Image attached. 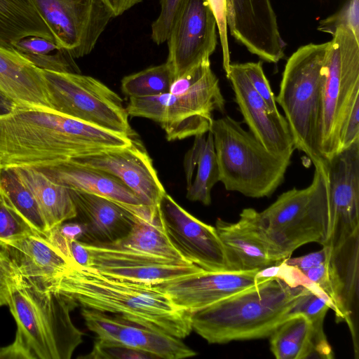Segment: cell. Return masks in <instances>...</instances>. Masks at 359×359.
<instances>
[{"mask_svg": "<svg viewBox=\"0 0 359 359\" xmlns=\"http://www.w3.org/2000/svg\"><path fill=\"white\" fill-rule=\"evenodd\" d=\"M53 181L67 187L100 196L115 201L141 217H149L151 210L115 176L72 160L53 165L35 168Z\"/></svg>", "mask_w": 359, "mask_h": 359, "instance_id": "44dd1931", "label": "cell"}, {"mask_svg": "<svg viewBox=\"0 0 359 359\" xmlns=\"http://www.w3.org/2000/svg\"><path fill=\"white\" fill-rule=\"evenodd\" d=\"M270 350L277 359H331L334 352L326 335L316 332L302 313L288 317L269 337Z\"/></svg>", "mask_w": 359, "mask_h": 359, "instance_id": "484cf974", "label": "cell"}, {"mask_svg": "<svg viewBox=\"0 0 359 359\" xmlns=\"http://www.w3.org/2000/svg\"><path fill=\"white\" fill-rule=\"evenodd\" d=\"M212 134L219 182L245 196L270 197L282 184L291 161L269 151L241 123L226 115L214 119Z\"/></svg>", "mask_w": 359, "mask_h": 359, "instance_id": "8992f818", "label": "cell"}, {"mask_svg": "<svg viewBox=\"0 0 359 359\" xmlns=\"http://www.w3.org/2000/svg\"><path fill=\"white\" fill-rule=\"evenodd\" d=\"M136 217L130 231L123 238L109 245L141 255L189 262L169 241L161 226L159 214L154 219Z\"/></svg>", "mask_w": 359, "mask_h": 359, "instance_id": "4dcf8cb0", "label": "cell"}, {"mask_svg": "<svg viewBox=\"0 0 359 359\" xmlns=\"http://www.w3.org/2000/svg\"><path fill=\"white\" fill-rule=\"evenodd\" d=\"M55 42L72 57L89 55L112 18L100 0H30Z\"/></svg>", "mask_w": 359, "mask_h": 359, "instance_id": "8fae6325", "label": "cell"}, {"mask_svg": "<svg viewBox=\"0 0 359 359\" xmlns=\"http://www.w3.org/2000/svg\"><path fill=\"white\" fill-rule=\"evenodd\" d=\"M0 256L22 276L48 287L76 264L72 263L47 237L40 234L0 241Z\"/></svg>", "mask_w": 359, "mask_h": 359, "instance_id": "cb8c5ba5", "label": "cell"}, {"mask_svg": "<svg viewBox=\"0 0 359 359\" xmlns=\"http://www.w3.org/2000/svg\"><path fill=\"white\" fill-rule=\"evenodd\" d=\"M359 139V98L353 104L344 121L339 135V151L351 146Z\"/></svg>", "mask_w": 359, "mask_h": 359, "instance_id": "7bdbcfd3", "label": "cell"}, {"mask_svg": "<svg viewBox=\"0 0 359 359\" xmlns=\"http://www.w3.org/2000/svg\"><path fill=\"white\" fill-rule=\"evenodd\" d=\"M163 229L180 255L205 271H231L232 268L215 226L203 223L165 194L158 205Z\"/></svg>", "mask_w": 359, "mask_h": 359, "instance_id": "7c38bea8", "label": "cell"}, {"mask_svg": "<svg viewBox=\"0 0 359 359\" xmlns=\"http://www.w3.org/2000/svg\"><path fill=\"white\" fill-rule=\"evenodd\" d=\"M82 243L88 254L87 266L116 278L158 285L205 271L190 262L141 255L109 244Z\"/></svg>", "mask_w": 359, "mask_h": 359, "instance_id": "e0dca14e", "label": "cell"}, {"mask_svg": "<svg viewBox=\"0 0 359 359\" xmlns=\"http://www.w3.org/2000/svg\"><path fill=\"white\" fill-rule=\"evenodd\" d=\"M71 255L76 264L83 266H87L88 254L82 242L76 240L69 244Z\"/></svg>", "mask_w": 359, "mask_h": 359, "instance_id": "7dc6e473", "label": "cell"}, {"mask_svg": "<svg viewBox=\"0 0 359 359\" xmlns=\"http://www.w3.org/2000/svg\"><path fill=\"white\" fill-rule=\"evenodd\" d=\"M329 42L320 128V151L325 161L339 151L342 124L359 98V39L351 29L341 27Z\"/></svg>", "mask_w": 359, "mask_h": 359, "instance_id": "9c48e42d", "label": "cell"}, {"mask_svg": "<svg viewBox=\"0 0 359 359\" xmlns=\"http://www.w3.org/2000/svg\"><path fill=\"white\" fill-rule=\"evenodd\" d=\"M215 227L233 271H261L285 260L263 227L258 211L253 208L243 209L236 222L218 218Z\"/></svg>", "mask_w": 359, "mask_h": 359, "instance_id": "d6986e66", "label": "cell"}, {"mask_svg": "<svg viewBox=\"0 0 359 359\" xmlns=\"http://www.w3.org/2000/svg\"><path fill=\"white\" fill-rule=\"evenodd\" d=\"M1 160H0V169H1Z\"/></svg>", "mask_w": 359, "mask_h": 359, "instance_id": "f907efd6", "label": "cell"}, {"mask_svg": "<svg viewBox=\"0 0 359 359\" xmlns=\"http://www.w3.org/2000/svg\"><path fill=\"white\" fill-rule=\"evenodd\" d=\"M144 351L155 358L180 359L196 355L180 339L135 324L121 316H112L104 339Z\"/></svg>", "mask_w": 359, "mask_h": 359, "instance_id": "4316f807", "label": "cell"}, {"mask_svg": "<svg viewBox=\"0 0 359 359\" xmlns=\"http://www.w3.org/2000/svg\"><path fill=\"white\" fill-rule=\"evenodd\" d=\"M61 49L53 40L39 36H27L13 44V50L18 54H48Z\"/></svg>", "mask_w": 359, "mask_h": 359, "instance_id": "b9f144b4", "label": "cell"}, {"mask_svg": "<svg viewBox=\"0 0 359 359\" xmlns=\"http://www.w3.org/2000/svg\"><path fill=\"white\" fill-rule=\"evenodd\" d=\"M8 306L17 325L13 343L21 359H70L83 341V333L70 317L79 304L13 269Z\"/></svg>", "mask_w": 359, "mask_h": 359, "instance_id": "3957f363", "label": "cell"}, {"mask_svg": "<svg viewBox=\"0 0 359 359\" xmlns=\"http://www.w3.org/2000/svg\"><path fill=\"white\" fill-rule=\"evenodd\" d=\"M54 40L30 0H0V46L13 50V44L27 36Z\"/></svg>", "mask_w": 359, "mask_h": 359, "instance_id": "f546056e", "label": "cell"}, {"mask_svg": "<svg viewBox=\"0 0 359 359\" xmlns=\"http://www.w3.org/2000/svg\"><path fill=\"white\" fill-rule=\"evenodd\" d=\"M210 9L215 18L219 31L222 50L223 68L225 72L231 64L230 51L227 36V4L226 0H207Z\"/></svg>", "mask_w": 359, "mask_h": 359, "instance_id": "60d3db41", "label": "cell"}, {"mask_svg": "<svg viewBox=\"0 0 359 359\" xmlns=\"http://www.w3.org/2000/svg\"><path fill=\"white\" fill-rule=\"evenodd\" d=\"M225 73L250 132L271 154L291 161L295 147L285 116L269 108L252 87L241 63H231Z\"/></svg>", "mask_w": 359, "mask_h": 359, "instance_id": "2e32d148", "label": "cell"}, {"mask_svg": "<svg viewBox=\"0 0 359 359\" xmlns=\"http://www.w3.org/2000/svg\"><path fill=\"white\" fill-rule=\"evenodd\" d=\"M341 27L351 29L359 39V0H348L336 13L319 22L318 31L332 36Z\"/></svg>", "mask_w": 359, "mask_h": 359, "instance_id": "e575fe53", "label": "cell"}, {"mask_svg": "<svg viewBox=\"0 0 359 359\" xmlns=\"http://www.w3.org/2000/svg\"><path fill=\"white\" fill-rule=\"evenodd\" d=\"M111 13L114 18L124 13L141 3L143 0H100Z\"/></svg>", "mask_w": 359, "mask_h": 359, "instance_id": "f6af8a7d", "label": "cell"}, {"mask_svg": "<svg viewBox=\"0 0 359 359\" xmlns=\"http://www.w3.org/2000/svg\"><path fill=\"white\" fill-rule=\"evenodd\" d=\"M0 198L39 234L48 236L49 230L34 197L12 168L0 169Z\"/></svg>", "mask_w": 359, "mask_h": 359, "instance_id": "1f68e13d", "label": "cell"}, {"mask_svg": "<svg viewBox=\"0 0 359 359\" xmlns=\"http://www.w3.org/2000/svg\"><path fill=\"white\" fill-rule=\"evenodd\" d=\"M258 215L270 239L285 259L306 243L325 245L331 229L326 168L315 167L309 187L283 192Z\"/></svg>", "mask_w": 359, "mask_h": 359, "instance_id": "52a82bcc", "label": "cell"}, {"mask_svg": "<svg viewBox=\"0 0 359 359\" xmlns=\"http://www.w3.org/2000/svg\"><path fill=\"white\" fill-rule=\"evenodd\" d=\"M331 229L335 247L359 231V139L326 161Z\"/></svg>", "mask_w": 359, "mask_h": 359, "instance_id": "5bb4252c", "label": "cell"}, {"mask_svg": "<svg viewBox=\"0 0 359 359\" xmlns=\"http://www.w3.org/2000/svg\"><path fill=\"white\" fill-rule=\"evenodd\" d=\"M330 309V303L323 292L306 287L291 313H302L306 316L311 322L316 332L320 335H325L323 324Z\"/></svg>", "mask_w": 359, "mask_h": 359, "instance_id": "836d02e7", "label": "cell"}, {"mask_svg": "<svg viewBox=\"0 0 359 359\" xmlns=\"http://www.w3.org/2000/svg\"><path fill=\"white\" fill-rule=\"evenodd\" d=\"M15 104L0 91V114L11 110Z\"/></svg>", "mask_w": 359, "mask_h": 359, "instance_id": "681fc988", "label": "cell"}, {"mask_svg": "<svg viewBox=\"0 0 359 359\" xmlns=\"http://www.w3.org/2000/svg\"><path fill=\"white\" fill-rule=\"evenodd\" d=\"M86 359H150L155 358L144 351L134 349L123 344L110 342L100 339L95 341L92 351Z\"/></svg>", "mask_w": 359, "mask_h": 359, "instance_id": "8d00e7d4", "label": "cell"}, {"mask_svg": "<svg viewBox=\"0 0 359 359\" xmlns=\"http://www.w3.org/2000/svg\"><path fill=\"white\" fill-rule=\"evenodd\" d=\"M172 81L170 69L164 62L124 76L121 88L129 97H144L168 93Z\"/></svg>", "mask_w": 359, "mask_h": 359, "instance_id": "d6a6232c", "label": "cell"}, {"mask_svg": "<svg viewBox=\"0 0 359 359\" xmlns=\"http://www.w3.org/2000/svg\"><path fill=\"white\" fill-rule=\"evenodd\" d=\"M216 22L207 0H182L167 39L165 63L173 81L210 60L217 43Z\"/></svg>", "mask_w": 359, "mask_h": 359, "instance_id": "4fadbf2b", "label": "cell"}, {"mask_svg": "<svg viewBox=\"0 0 359 359\" xmlns=\"http://www.w3.org/2000/svg\"><path fill=\"white\" fill-rule=\"evenodd\" d=\"M128 116L151 119L159 123L168 141L180 140L208 133L212 112L225 111V100L219 79L211 67L187 91L166 93L144 97H130Z\"/></svg>", "mask_w": 359, "mask_h": 359, "instance_id": "ba28073f", "label": "cell"}, {"mask_svg": "<svg viewBox=\"0 0 359 359\" xmlns=\"http://www.w3.org/2000/svg\"><path fill=\"white\" fill-rule=\"evenodd\" d=\"M0 91L16 105L53 111L41 69L1 46Z\"/></svg>", "mask_w": 359, "mask_h": 359, "instance_id": "d4e9b609", "label": "cell"}, {"mask_svg": "<svg viewBox=\"0 0 359 359\" xmlns=\"http://www.w3.org/2000/svg\"><path fill=\"white\" fill-rule=\"evenodd\" d=\"M12 269L0 256V307L8 306Z\"/></svg>", "mask_w": 359, "mask_h": 359, "instance_id": "ee69618b", "label": "cell"}, {"mask_svg": "<svg viewBox=\"0 0 359 359\" xmlns=\"http://www.w3.org/2000/svg\"><path fill=\"white\" fill-rule=\"evenodd\" d=\"M182 0H160V13L151 26V38L156 45L166 42Z\"/></svg>", "mask_w": 359, "mask_h": 359, "instance_id": "f35d334b", "label": "cell"}, {"mask_svg": "<svg viewBox=\"0 0 359 359\" xmlns=\"http://www.w3.org/2000/svg\"><path fill=\"white\" fill-rule=\"evenodd\" d=\"M330 248L334 296L333 311L337 322H345L348 325L355 356L358 358L359 231L339 245Z\"/></svg>", "mask_w": 359, "mask_h": 359, "instance_id": "603a6c76", "label": "cell"}, {"mask_svg": "<svg viewBox=\"0 0 359 359\" xmlns=\"http://www.w3.org/2000/svg\"><path fill=\"white\" fill-rule=\"evenodd\" d=\"M34 234L39 233L0 198V241Z\"/></svg>", "mask_w": 359, "mask_h": 359, "instance_id": "d590c367", "label": "cell"}, {"mask_svg": "<svg viewBox=\"0 0 359 359\" xmlns=\"http://www.w3.org/2000/svg\"><path fill=\"white\" fill-rule=\"evenodd\" d=\"M111 174L123 182L151 211L158 213V205L166 193L153 162L137 137L130 144L101 150L71 159Z\"/></svg>", "mask_w": 359, "mask_h": 359, "instance_id": "9a60e30c", "label": "cell"}, {"mask_svg": "<svg viewBox=\"0 0 359 359\" xmlns=\"http://www.w3.org/2000/svg\"><path fill=\"white\" fill-rule=\"evenodd\" d=\"M76 217L84 229L80 241L109 244L125 237L132 229L136 215L122 205L107 198L69 189Z\"/></svg>", "mask_w": 359, "mask_h": 359, "instance_id": "7402d4cb", "label": "cell"}, {"mask_svg": "<svg viewBox=\"0 0 359 359\" xmlns=\"http://www.w3.org/2000/svg\"><path fill=\"white\" fill-rule=\"evenodd\" d=\"M258 270L203 271L156 285L178 307L191 313L248 289L266 277Z\"/></svg>", "mask_w": 359, "mask_h": 359, "instance_id": "ffe728a7", "label": "cell"}, {"mask_svg": "<svg viewBox=\"0 0 359 359\" xmlns=\"http://www.w3.org/2000/svg\"><path fill=\"white\" fill-rule=\"evenodd\" d=\"M54 112L135 137L122 98L98 79L41 69Z\"/></svg>", "mask_w": 359, "mask_h": 359, "instance_id": "30bf717a", "label": "cell"}, {"mask_svg": "<svg viewBox=\"0 0 359 359\" xmlns=\"http://www.w3.org/2000/svg\"><path fill=\"white\" fill-rule=\"evenodd\" d=\"M306 287L279 277L258 284L191 313V325L209 344L269 337L290 316Z\"/></svg>", "mask_w": 359, "mask_h": 359, "instance_id": "277c9868", "label": "cell"}, {"mask_svg": "<svg viewBox=\"0 0 359 359\" xmlns=\"http://www.w3.org/2000/svg\"><path fill=\"white\" fill-rule=\"evenodd\" d=\"M20 359L19 354L13 343L7 346L0 347V359Z\"/></svg>", "mask_w": 359, "mask_h": 359, "instance_id": "c3c4849f", "label": "cell"}, {"mask_svg": "<svg viewBox=\"0 0 359 359\" xmlns=\"http://www.w3.org/2000/svg\"><path fill=\"white\" fill-rule=\"evenodd\" d=\"M12 168L34 197L49 231L76 217V207L69 189L35 168Z\"/></svg>", "mask_w": 359, "mask_h": 359, "instance_id": "83f0119b", "label": "cell"}, {"mask_svg": "<svg viewBox=\"0 0 359 359\" xmlns=\"http://www.w3.org/2000/svg\"><path fill=\"white\" fill-rule=\"evenodd\" d=\"M231 34L262 60L277 63L285 56L283 41L270 0H226Z\"/></svg>", "mask_w": 359, "mask_h": 359, "instance_id": "ac0fdd59", "label": "cell"}, {"mask_svg": "<svg viewBox=\"0 0 359 359\" xmlns=\"http://www.w3.org/2000/svg\"><path fill=\"white\" fill-rule=\"evenodd\" d=\"M57 231L69 242L73 241H80L84 229L83 225L79 222L62 223L55 226Z\"/></svg>", "mask_w": 359, "mask_h": 359, "instance_id": "bcb514c9", "label": "cell"}, {"mask_svg": "<svg viewBox=\"0 0 359 359\" xmlns=\"http://www.w3.org/2000/svg\"><path fill=\"white\" fill-rule=\"evenodd\" d=\"M36 67L59 72L80 73L74 58L66 50L59 49L48 54H19Z\"/></svg>", "mask_w": 359, "mask_h": 359, "instance_id": "74e56055", "label": "cell"}, {"mask_svg": "<svg viewBox=\"0 0 359 359\" xmlns=\"http://www.w3.org/2000/svg\"><path fill=\"white\" fill-rule=\"evenodd\" d=\"M241 66L255 91L265 101L273 112H279L274 95L262 67V62H249L241 63Z\"/></svg>", "mask_w": 359, "mask_h": 359, "instance_id": "ab89813d", "label": "cell"}, {"mask_svg": "<svg viewBox=\"0 0 359 359\" xmlns=\"http://www.w3.org/2000/svg\"><path fill=\"white\" fill-rule=\"evenodd\" d=\"M83 308L109 312L179 339L192 331L191 313L156 285L116 278L76 264L48 285Z\"/></svg>", "mask_w": 359, "mask_h": 359, "instance_id": "7a4b0ae2", "label": "cell"}, {"mask_svg": "<svg viewBox=\"0 0 359 359\" xmlns=\"http://www.w3.org/2000/svg\"><path fill=\"white\" fill-rule=\"evenodd\" d=\"M133 138L50 110L15 104L0 114L1 167L50 166L127 146Z\"/></svg>", "mask_w": 359, "mask_h": 359, "instance_id": "6da1fadb", "label": "cell"}, {"mask_svg": "<svg viewBox=\"0 0 359 359\" xmlns=\"http://www.w3.org/2000/svg\"><path fill=\"white\" fill-rule=\"evenodd\" d=\"M330 42L299 47L287 59L276 103L285 114L295 149L304 152L314 167H325L320 151L322 89Z\"/></svg>", "mask_w": 359, "mask_h": 359, "instance_id": "5b68a950", "label": "cell"}, {"mask_svg": "<svg viewBox=\"0 0 359 359\" xmlns=\"http://www.w3.org/2000/svg\"><path fill=\"white\" fill-rule=\"evenodd\" d=\"M187 198L205 205L211 203V191L219 182V169L212 134L195 136L194 144L184 158Z\"/></svg>", "mask_w": 359, "mask_h": 359, "instance_id": "f1b7e54d", "label": "cell"}]
</instances>
